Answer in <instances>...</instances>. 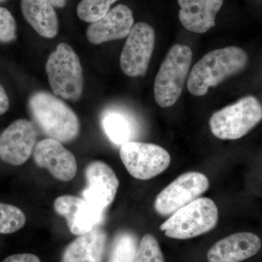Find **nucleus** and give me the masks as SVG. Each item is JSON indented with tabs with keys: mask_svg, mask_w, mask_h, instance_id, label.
<instances>
[{
	"mask_svg": "<svg viewBox=\"0 0 262 262\" xmlns=\"http://www.w3.org/2000/svg\"><path fill=\"white\" fill-rule=\"evenodd\" d=\"M261 247L256 234L238 232L215 243L207 256L209 262H241L254 256Z\"/></svg>",
	"mask_w": 262,
	"mask_h": 262,
	"instance_id": "obj_15",
	"label": "nucleus"
},
{
	"mask_svg": "<svg viewBox=\"0 0 262 262\" xmlns=\"http://www.w3.org/2000/svg\"><path fill=\"white\" fill-rule=\"evenodd\" d=\"M29 108L34 123L50 139L67 143L80 134L78 117L56 95L46 91L34 93L29 98Z\"/></svg>",
	"mask_w": 262,
	"mask_h": 262,
	"instance_id": "obj_1",
	"label": "nucleus"
},
{
	"mask_svg": "<svg viewBox=\"0 0 262 262\" xmlns=\"http://www.w3.org/2000/svg\"><path fill=\"white\" fill-rule=\"evenodd\" d=\"M134 18L130 8L118 5L97 21L91 24L86 32L89 42L94 45L127 37L134 26Z\"/></svg>",
	"mask_w": 262,
	"mask_h": 262,
	"instance_id": "obj_14",
	"label": "nucleus"
},
{
	"mask_svg": "<svg viewBox=\"0 0 262 262\" xmlns=\"http://www.w3.org/2000/svg\"><path fill=\"white\" fill-rule=\"evenodd\" d=\"M224 0H178L181 23L189 32L203 34L215 25Z\"/></svg>",
	"mask_w": 262,
	"mask_h": 262,
	"instance_id": "obj_16",
	"label": "nucleus"
},
{
	"mask_svg": "<svg viewBox=\"0 0 262 262\" xmlns=\"http://www.w3.org/2000/svg\"><path fill=\"white\" fill-rule=\"evenodd\" d=\"M37 131L33 122L15 120L0 136V160L12 165H23L36 146Z\"/></svg>",
	"mask_w": 262,
	"mask_h": 262,
	"instance_id": "obj_10",
	"label": "nucleus"
},
{
	"mask_svg": "<svg viewBox=\"0 0 262 262\" xmlns=\"http://www.w3.org/2000/svg\"><path fill=\"white\" fill-rule=\"evenodd\" d=\"M87 186L82 198L104 211L115 200L120 182L113 168L102 161H94L84 171Z\"/></svg>",
	"mask_w": 262,
	"mask_h": 262,
	"instance_id": "obj_12",
	"label": "nucleus"
},
{
	"mask_svg": "<svg viewBox=\"0 0 262 262\" xmlns=\"http://www.w3.org/2000/svg\"><path fill=\"white\" fill-rule=\"evenodd\" d=\"M218 220V208L214 202L199 198L170 215L160 229L170 238L190 239L214 229Z\"/></svg>",
	"mask_w": 262,
	"mask_h": 262,
	"instance_id": "obj_4",
	"label": "nucleus"
},
{
	"mask_svg": "<svg viewBox=\"0 0 262 262\" xmlns=\"http://www.w3.org/2000/svg\"><path fill=\"white\" fill-rule=\"evenodd\" d=\"M3 262H41L36 255L31 253H20L12 255L5 258Z\"/></svg>",
	"mask_w": 262,
	"mask_h": 262,
	"instance_id": "obj_25",
	"label": "nucleus"
},
{
	"mask_svg": "<svg viewBox=\"0 0 262 262\" xmlns=\"http://www.w3.org/2000/svg\"><path fill=\"white\" fill-rule=\"evenodd\" d=\"M5 0H0V3H2V2H4Z\"/></svg>",
	"mask_w": 262,
	"mask_h": 262,
	"instance_id": "obj_28",
	"label": "nucleus"
},
{
	"mask_svg": "<svg viewBox=\"0 0 262 262\" xmlns=\"http://www.w3.org/2000/svg\"><path fill=\"white\" fill-rule=\"evenodd\" d=\"M262 120V105L254 96H248L212 115V134L222 140H236L246 135Z\"/></svg>",
	"mask_w": 262,
	"mask_h": 262,
	"instance_id": "obj_6",
	"label": "nucleus"
},
{
	"mask_svg": "<svg viewBox=\"0 0 262 262\" xmlns=\"http://www.w3.org/2000/svg\"><path fill=\"white\" fill-rule=\"evenodd\" d=\"M55 211L64 217L72 234L80 236L91 232L103 221L104 211L83 198L67 194L58 196L53 203Z\"/></svg>",
	"mask_w": 262,
	"mask_h": 262,
	"instance_id": "obj_11",
	"label": "nucleus"
},
{
	"mask_svg": "<svg viewBox=\"0 0 262 262\" xmlns=\"http://www.w3.org/2000/svg\"><path fill=\"white\" fill-rule=\"evenodd\" d=\"M192 60V50L184 45H174L167 53L155 80V98L160 106L170 107L180 97Z\"/></svg>",
	"mask_w": 262,
	"mask_h": 262,
	"instance_id": "obj_5",
	"label": "nucleus"
},
{
	"mask_svg": "<svg viewBox=\"0 0 262 262\" xmlns=\"http://www.w3.org/2000/svg\"><path fill=\"white\" fill-rule=\"evenodd\" d=\"M24 18L43 37L53 38L58 32V19L50 0H21Z\"/></svg>",
	"mask_w": 262,
	"mask_h": 262,
	"instance_id": "obj_18",
	"label": "nucleus"
},
{
	"mask_svg": "<svg viewBox=\"0 0 262 262\" xmlns=\"http://www.w3.org/2000/svg\"><path fill=\"white\" fill-rule=\"evenodd\" d=\"M52 91L58 97L77 101L83 92L84 78L80 58L69 45L60 43L46 63Z\"/></svg>",
	"mask_w": 262,
	"mask_h": 262,
	"instance_id": "obj_3",
	"label": "nucleus"
},
{
	"mask_svg": "<svg viewBox=\"0 0 262 262\" xmlns=\"http://www.w3.org/2000/svg\"><path fill=\"white\" fill-rule=\"evenodd\" d=\"M155 32L149 24H134L120 56V67L125 75L141 77L146 73L155 48Z\"/></svg>",
	"mask_w": 262,
	"mask_h": 262,
	"instance_id": "obj_9",
	"label": "nucleus"
},
{
	"mask_svg": "<svg viewBox=\"0 0 262 262\" xmlns=\"http://www.w3.org/2000/svg\"><path fill=\"white\" fill-rule=\"evenodd\" d=\"M119 0H82L77 8L79 18L87 23H94L105 16L110 7Z\"/></svg>",
	"mask_w": 262,
	"mask_h": 262,
	"instance_id": "obj_22",
	"label": "nucleus"
},
{
	"mask_svg": "<svg viewBox=\"0 0 262 262\" xmlns=\"http://www.w3.org/2000/svg\"><path fill=\"white\" fill-rule=\"evenodd\" d=\"M248 61L247 53L235 46L209 52L193 67L188 76L187 89L194 96H204L210 88L244 70Z\"/></svg>",
	"mask_w": 262,
	"mask_h": 262,
	"instance_id": "obj_2",
	"label": "nucleus"
},
{
	"mask_svg": "<svg viewBox=\"0 0 262 262\" xmlns=\"http://www.w3.org/2000/svg\"><path fill=\"white\" fill-rule=\"evenodd\" d=\"M50 1L56 8H62L66 6L68 0H50Z\"/></svg>",
	"mask_w": 262,
	"mask_h": 262,
	"instance_id": "obj_27",
	"label": "nucleus"
},
{
	"mask_svg": "<svg viewBox=\"0 0 262 262\" xmlns=\"http://www.w3.org/2000/svg\"><path fill=\"white\" fill-rule=\"evenodd\" d=\"M16 38V23L11 13L0 7V42H12Z\"/></svg>",
	"mask_w": 262,
	"mask_h": 262,
	"instance_id": "obj_24",
	"label": "nucleus"
},
{
	"mask_svg": "<svg viewBox=\"0 0 262 262\" xmlns=\"http://www.w3.org/2000/svg\"><path fill=\"white\" fill-rule=\"evenodd\" d=\"M120 158L134 178L149 180L168 168L170 156L161 146L149 143L128 141L120 147Z\"/></svg>",
	"mask_w": 262,
	"mask_h": 262,
	"instance_id": "obj_7",
	"label": "nucleus"
},
{
	"mask_svg": "<svg viewBox=\"0 0 262 262\" xmlns=\"http://www.w3.org/2000/svg\"><path fill=\"white\" fill-rule=\"evenodd\" d=\"M107 242V234L96 227L78 236L69 244L62 254L61 262H102Z\"/></svg>",
	"mask_w": 262,
	"mask_h": 262,
	"instance_id": "obj_17",
	"label": "nucleus"
},
{
	"mask_svg": "<svg viewBox=\"0 0 262 262\" xmlns=\"http://www.w3.org/2000/svg\"><path fill=\"white\" fill-rule=\"evenodd\" d=\"M9 98L4 88L0 84V115L6 113L9 108Z\"/></svg>",
	"mask_w": 262,
	"mask_h": 262,
	"instance_id": "obj_26",
	"label": "nucleus"
},
{
	"mask_svg": "<svg viewBox=\"0 0 262 262\" xmlns=\"http://www.w3.org/2000/svg\"><path fill=\"white\" fill-rule=\"evenodd\" d=\"M34 160L38 166L47 169L61 182H70L77 174L75 155L55 139L48 138L38 142L34 147Z\"/></svg>",
	"mask_w": 262,
	"mask_h": 262,
	"instance_id": "obj_13",
	"label": "nucleus"
},
{
	"mask_svg": "<svg viewBox=\"0 0 262 262\" xmlns=\"http://www.w3.org/2000/svg\"><path fill=\"white\" fill-rule=\"evenodd\" d=\"M26 222L25 214L18 207L0 203V234L14 233Z\"/></svg>",
	"mask_w": 262,
	"mask_h": 262,
	"instance_id": "obj_21",
	"label": "nucleus"
},
{
	"mask_svg": "<svg viewBox=\"0 0 262 262\" xmlns=\"http://www.w3.org/2000/svg\"><path fill=\"white\" fill-rule=\"evenodd\" d=\"M137 248L134 234L130 232L117 234L112 245L107 262H134Z\"/></svg>",
	"mask_w": 262,
	"mask_h": 262,
	"instance_id": "obj_20",
	"label": "nucleus"
},
{
	"mask_svg": "<svg viewBox=\"0 0 262 262\" xmlns=\"http://www.w3.org/2000/svg\"><path fill=\"white\" fill-rule=\"evenodd\" d=\"M209 188V181L199 172L179 176L157 196L155 208L160 215H171L199 198Z\"/></svg>",
	"mask_w": 262,
	"mask_h": 262,
	"instance_id": "obj_8",
	"label": "nucleus"
},
{
	"mask_svg": "<svg viewBox=\"0 0 262 262\" xmlns=\"http://www.w3.org/2000/svg\"><path fill=\"white\" fill-rule=\"evenodd\" d=\"M134 262H165L161 248L154 236L146 234L142 237Z\"/></svg>",
	"mask_w": 262,
	"mask_h": 262,
	"instance_id": "obj_23",
	"label": "nucleus"
},
{
	"mask_svg": "<svg viewBox=\"0 0 262 262\" xmlns=\"http://www.w3.org/2000/svg\"><path fill=\"white\" fill-rule=\"evenodd\" d=\"M101 125L110 140L117 145L130 141L134 135V123L121 110H108L101 116Z\"/></svg>",
	"mask_w": 262,
	"mask_h": 262,
	"instance_id": "obj_19",
	"label": "nucleus"
}]
</instances>
